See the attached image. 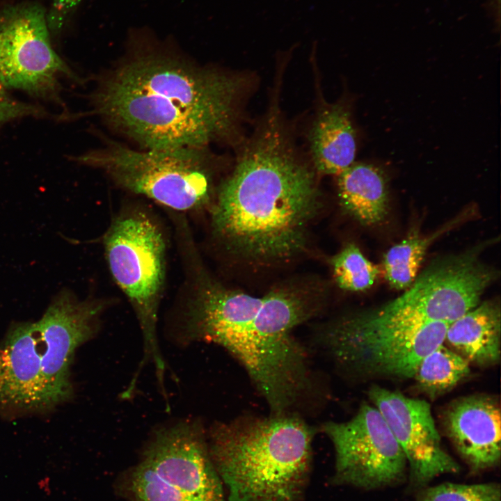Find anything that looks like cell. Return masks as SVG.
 Listing matches in <instances>:
<instances>
[{
  "label": "cell",
  "instance_id": "ba28073f",
  "mask_svg": "<svg viewBox=\"0 0 501 501\" xmlns=\"http://www.w3.org/2000/svg\"><path fill=\"white\" fill-rule=\"evenodd\" d=\"M450 324L383 326L349 315L330 324L322 342L334 362L359 379H413L422 360L444 342Z\"/></svg>",
  "mask_w": 501,
  "mask_h": 501
},
{
  "label": "cell",
  "instance_id": "8992f818",
  "mask_svg": "<svg viewBox=\"0 0 501 501\" xmlns=\"http://www.w3.org/2000/svg\"><path fill=\"white\" fill-rule=\"evenodd\" d=\"M76 160L104 170L122 187L175 210L202 206L212 192L214 160L206 147L138 151L110 143Z\"/></svg>",
  "mask_w": 501,
  "mask_h": 501
},
{
  "label": "cell",
  "instance_id": "d6986e66",
  "mask_svg": "<svg viewBox=\"0 0 501 501\" xmlns=\"http://www.w3.org/2000/svg\"><path fill=\"white\" fill-rule=\"evenodd\" d=\"M440 232L427 237L411 234L385 253L384 273L393 288L407 289L414 282L429 246Z\"/></svg>",
  "mask_w": 501,
  "mask_h": 501
},
{
  "label": "cell",
  "instance_id": "30bf717a",
  "mask_svg": "<svg viewBox=\"0 0 501 501\" xmlns=\"http://www.w3.org/2000/svg\"><path fill=\"white\" fill-rule=\"evenodd\" d=\"M321 429L335 455V484L373 490L400 483L405 456L379 411L364 403L344 422H328Z\"/></svg>",
  "mask_w": 501,
  "mask_h": 501
},
{
  "label": "cell",
  "instance_id": "2e32d148",
  "mask_svg": "<svg viewBox=\"0 0 501 501\" xmlns=\"http://www.w3.org/2000/svg\"><path fill=\"white\" fill-rule=\"evenodd\" d=\"M469 363L486 367L500 361L501 315L499 303H479L451 322L443 342Z\"/></svg>",
  "mask_w": 501,
  "mask_h": 501
},
{
  "label": "cell",
  "instance_id": "ac0fdd59",
  "mask_svg": "<svg viewBox=\"0 0 501 501\" xmlns=\"http://www.w3.org/2000/svg\"><path fill=\"white\" fill-rule=\"evenodd\" d=\"M470 371V363L443 343L422 360L413 379L420 390L435 399L452 390Z\"/></svg>",
  "mask_w": 501,
  "mask_h": 501
},
{
  "label": "cell",
  "instance_id": "e0dca14e",
  "mask_svg": "<svg viewBox=\"0 0 501 501\" xmlns=\"http://www.w3.org/2000/svg\"><path fill=\"white\" fill-rule=\"evenodd\" d=\"M336 176L340 203L349 214L367 225L384 219L388 191L385 175L380 168L354 162Z\"/></svg>",
  "mask_w": 501,
  "mask_h": 501
},
{
  "label": "cell",
  "instance_id": "44dd1931",
  "mask_svg": "<svg viewBox=\"0 0 501 501\" xmlns=\"http://www.w3.org/2000/svg\"><path fill=\"white\" fill-rule=\"evenodd\" d=\"M414 501H501V488L495 482L473 484L446 482L423 487Z\"/></svg>",
  "mask_w": 501,
  "mask_h": 501
},
{
  "label": "cell",
  "instance_id": "4fadbf2b",
  "mask_svg": "<svg viewBox=\"0 0 501 501\" xmlns=\"http://www.w3.org/2000/svg\"><path fill=\"white\" fill-rule=\"evenodd\" d=\"M46 369V347L37 321L13 324L0 343V410L53 408Z\"/></svg>",
  "mask_w": 501,
  "mask_h": 501
},
{
  "label": "cell",
  "instance_id": "7c38bea8",
  "mask_svg": "<svg viewBox=\"0 0 501 501\" xmlns=\"http://www.w3.org/2000/svg\"><path fill=\"white\" fill-rule=\"evenodd\" d=\"M368 397L402 450L414 486L424 487L439 475L459 472V465L443 447L427 401L379 385L369 388Z\"/></svg>",
  "mask_w": 501,
  "mask_h": 501
},
{
  "label": "cell",
  "instance_id": "8fae6325",
  "mask_svg": "<svg viewBox=\"0 0 501 501\" xmlns=\"http://www.w3.org/2000/svg\"><path fill=\"white\" fill-rule=\"evenodd\" d=\"M63 75L74 77L51 45L42 10L26 8L0 18V79L7 88L56 99Z\"/></svg>",
  "mask_w": 501,
  "mask_h": 501
},
{
  "label": "cell",
  "instance_id": "5b68a950",
  "mask_svg": "<svg viewBox=\"0 0 501 501\" xmlns=\"http://www.w3.org/2000/svg\"><path fill=\"white\" fill-rule=\"evenodd\" d=\"M129 501H229L202 424L183 420L156 430L128 477Z\"/></svg>",
  "mask_w": 501,
  "mask_h": 501
},
{
  "label": "cell",
  "instance_id": "6da1fadb",
  "mask_svg": "<svg viewBox=\"0 0 501 501\" xmlns=\"http://www.w3.org/2000/svg\"><path fill=\"white\" fill-rule=\"evenodd\" d=\"M249 84L160 53L132 56L95 95V111L147 149L206 147L236 134Z\"/></svg>",
  "mask_w": 501,
  "mask_h": 501
},
{
  "label": "cell",
  "instance_id": "ffe728a7",
  "mask_svg": "<svg viewBox=\"0 0 501 501\" xmlns=\"http://www.w3.org/2000/svg\"><path fill=\"white\" fill-rule=\"evenodd\" d=\"M337 285L344 290L361 292L370 288L380 273L353 244L345 246L331 261Z\"/></svg>",
  "mask_w": 501,
  "mask_h": 501
},
{
  "label": "cell",
  "instance_id": "277c9868",
  "mask_svg": "<svg viewBox=\"0 0 501 501\" xmlns=\"http://www.w3.org/2000/svg\"><path fill=\"white\" fill-rule=\"evenodd\" d=\"M315 429L296 413L215 424L209 452L229 501H299L312 470Z\"/></svg>",
  "mask_w": 501,
  "mask_h": 501
},
{
  "label": "cell",
  "instance_id": "7a4b0ae2",
  "mask_svg": "<svg viewBox=\"0 0 501 501\" xmlns=\"http://www.w3.org/2000/svg\"><path fill=\"white\" fill-rule=\"evenodd\" d=\"M319 199L315 171L299 154L275 102L221 184L212 225L245 260L284 261L305 246Z\"/></svg>",
  "mask_w": 501,
  "mask_h": 501
},
{
  "label": "cell",
  "instance_id": "9a60e30c",
  "mask_svg": "<svg viewBox=\"0 0 501 501\" xmlns=\"http://www.w3.org/2000/svg\"><path fill=\"white\" fill-rule=\"evenodd\" d=\"M308 141L312 163L318 173L337 175L354 163L356 138L348 106L342 102L321 106Z\"/></svg>",
  "mask_w": 501,
  "mask_h": 501
},
{
  "label": "cell",
  "instance_id": "603a6c76",
  "mask_svg": "<svg viewBox=\"0 0 501 501\" xmlns=\"http://www.w3.org/2000/svg\"><path fill=\"white\" fill-rule=\"evenodd\" d=\"M81 0H56L54 6L59 10L72 8L79 3Z\"/></svg>",
  "mask_w": 501,
  "mask_h": 501
},
{
  "label": "cell",
  "instance_id": "7402d4cb",
  "mask_svg": "<svg viewBox=\"0 0 501 501\" xmlns=\"http://www.w3.org/2000/svg\"><path fill=\"white\" fill-rule=\"evenodd\" d=\"M0 79V126L6 122L23 117L44 116L46 112L38 106L13 98Z\"/></svg>",
  "mask_w": 501,
  "mask_h": 501
},
{
  "label": "cell",
  "instance_id": "5bb4252c",
  "mask_svg": "<svg viewBox=\"0 0 501 501\" xmlns=\"http://www.w3.org/2000/svg\"><path fill=\"white\" fill-rule=\"evenodd\" d=\"M442 418L447 436L471 472L487 470L500 463L501 411L495 397H459L446 407Z\"/></svg>",
  "mask_w": 501,
  "mask_h": 501
},
{
  "label": "cell",
  "instance_id": "52a82bcc",
  "mask_svg": "<svg viewBox=\"0 0 501 501\" xmlns=\"http://www.w3.org/2000/svg\"><path fill=\"white\" fill-rule=\"evenodd\" d=\"M110 271L128 297L143 337V365L152 363L164 386L166 364L157 334L159 303L165 276V243L156 223L145 214L134 212L117 218L104 237Z\"/></svg>",
  "mask_w": 501,
  "mask_h": 501
},
{
  "label": "cell",
  "instance_id": "9c48e42d",
  "mask_svg": "<svg viewBox=\"0 0 501 501\" xmlns=\"http://www.w3.org/2000/svg\"><path fill=\"white\" fill-rule=\"evenodd\" d=\"M470 250L434 262L395 299L377 308L354 313L362 323L385 326L450 324L479 303L496 272Z\"/></svg>",
  "mask_w": 501,
  "mask_h": 501
},
{
  "label": "cell",
  "instance_id": "3957f363",
  "mask_svg": "<svg viewBox=\"0 0 501 501\" xmlns=\"http://www.w3.org/2000/svg\"><path fill=\"white\" fill-rule=\"evenodd\" d=\"M315 311L311 296L297 287L256 297L215 286L197 303L188 338L226 349L245 369L271 413H295L310 392L312 379L293 331Z\"/></svg>",
  "mask_w": 501,
  "mask_h": 501
}]
</instances>
